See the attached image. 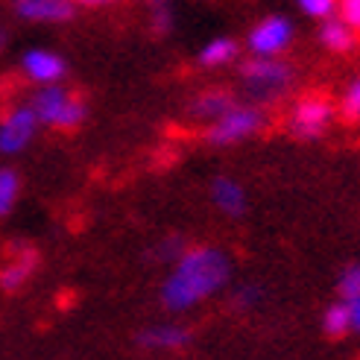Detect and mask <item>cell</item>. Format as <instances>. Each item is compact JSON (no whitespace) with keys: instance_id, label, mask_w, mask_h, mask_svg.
Returning a JSON list of instances; mask_svg holds the SVG:
<instances>
[{"instance_id":"6da1fadb","label":"cell","mask_w":360,"mask_h":360,"mask_svg":"<svg viewBox=\"0 0 360 360\" xmlns=\"http://www.w3.org/2000/svg\"><path fill=\"white\" fill-rule=\"evenodd\" d=\"M229 278V258L217 249H193L188 255H182L176 273L165 284V304L170 311L191 308L200 299L211 296L214 290H220Z\"/></svg>"},{"instance_id":"7a4b0ae2","label":"cell","mask_w":360,"mask_h":360,"mask_svg":"<svg viewBox=\"0 0 360 360\" xmlns=\"http://www.w3.org/2000/svg\"><path fill=\"white\" fill-rule=\"evenodd\" d=\"M30 105L39 123L56 126V129H74V126L85 120V103L70 91H65V88H59L56 82L41 85V91H35Z\"/></svg>"},{"instance_id":"3957f363","label":"cell","mask_w":360,"mask_h":360,"mask_svg":"<svg viewBox=\"0 0 360 360\" xmlns=\"http://www.w3.org/2000/svg\"><path fill=\"white\" fill-rule=\"evenodd\" d=\"M243 82L252 97L266 103V100L281 97L287 88H290L293 70H290V65L278 62L276 56H255L252 62L243 65Z\"/></svg>"},{"instance_id":"277c9868","label":"cell","mask_w":360,"mask_h":360,"mask_svg":"<svg viewBox=\"0 0 360 360\" xmlns=\"http://www.w3.org/2000/svg\"><path fill=\"white\" fill-rule=\"evenodd\" d=\"M264 123V115L252 105H231L229 112H223L217 120L211 123L208 129V141L217 143V147H226V143L243 141L249 135H255Z\"/></svg>"},{"instance_id":"5b68a950","label":"cell","mask_w":360,"mask_h":360,"mask_svg":"<svg viewBox=\"0 0 360 360\" xmlns=\"http://www.w3.org/2000/svg\"><path fill=\"white\" fill-rule=\"evenodd\" d=\"M290 41H293V24L284 15H269L249 30L246 47L255 56H278V53L290 47Z\"/></svg>"},{"instance_id":"8992f818","label":"cell","mask_w":360,"mask_h":360,"mask_svg":"<svg viewBox=\"0 0 360 360\" xmlns=\"http://www.w3.org/2000/svg\"><path fill=\"white\" fill-rule=\"evenodd\" d=\"M331 117H334V105L326 97H304L296 103L290 115V129L299 138H316L328 129Z\"/></svg>"},{"instance_id":"52a82bcc","label":"cell","mask_w":360,"mask_h":360,"mask_svg":"<svg viewBox=\"0 0 360 360\" xmlns=\"http://www.w3.org/2000/svg\"><path fill=\"white\" fill-rule=\"evenodd\" d=\"M39 129L32 105H18L0 120V153H21Z\"/></svg>"},{"instance_id":"ba28073f","label":"cell","mask_w":360,"mask_h":360,"mask_svg":"<svg viewBox=\"0 0 360 360\" xmlns=\"http://www.w3.org/2000/svg\"><path fill=\"white\" fill-rule=\"evenodd\" d=\"M15 12L24 21L35 24H62L77 12V0H15Z\"/></svg>"},{"instance_id":"9c48e42d","label":"cell","mask_w":360,"mask_h":360,"mask_svg":"<svg viewBox=\"0 0 360 360\" xmlns=\"http://www.w3.org/2000/svg\"><path fill=\"white\" fill-rule=\"evenodd\" d=\"M21 68H24V74L39 85H53V82H59L65 77L62 56H56V53H50V50H39V47L24 53Z\"/></svg>"},{"instance_id":"30bf717a","label":"cell","mask_w":360,"mask_h":360,"mask_svg":"<svg viewBox=\"0 0 360 360\" xmlns=\"http://www.w3.org/2000/svg\"><path fill=\"white\" fill-rule=\"evenodd\" d=\"M319 41H322V47H328L331 53H349L357 44V32L340 15H331V18H322Z\"/></svg>"},{"instance_id":"8fae6325","label":"cell","mask_w":360,"mask_h":360,"mask_svg":"<svg viewBox=\"0 0 360 360\" xmlns=\"http://www.w3.org/2000/svg\"><path fill=\"white\" fill-rule=\"evenodd\" d=\"M238 59V41L235 39H226V35H220V39H211L202 50H200V62L205 68H223L229 62Z\"/></svg>"},{"instance_id":"7c38bea8","label":"cell","mask_w":360,"mask_h":360,"mask_svg":"<svg viewBox=\"0 0 360 360\" xmlns=\"http://www.w3.org/2000/svg\"><path fill=\"white\" fill-rule=\"evenodd\" d=\"M231 105H235V100H231L226 91H205L202 97H196L191 112L193 117H205V120H217L223 112H229Z\"/></svg>"},{"instance_id":"4fadbf2b","label":"cell","mask_w":360,"mask_h":360,"mask_svg":"<svg viewBox=\"0 0 360 360\" xmlns=\"http://www.w3.org/2000/svg\"><path fill=\"white\" fill-rule=\"evenodd\" d=\"M214 202H217L226 214L231 217H238L243 211V191L238 182H231V179H217L214 182Z\"/></svg>"},{"instance_id":"5bb4252c","label":"cell","mask_w":360,"mask_h":360,"mask_svg":"<svg viewBox=\"0 0 360 360\" xmlns=\"http://www.w3.org/2000/svg\"><path fill=\"white\" fill-rule=\"evenodd\" d=\"M141 343L150 346V349H176L188 343V331L182 328H173V326H161V328H150L141 334Z\"/></svg>"},{"instance_id":"9a60e30c","label":"cell","mask_w":360,"mask_h":360,"mask_svg":"<svg viewBox=\"0 0 360 360\" xmlns=\"http://www.w3.org/2000/svg\"><path fill=\"white\" fill-rule=\"evenodd\" d=\"M35 266V255H21L18 261H12L4 273H0V284H4V290H18L32 273Z\"/></svg>"},{"instance_id":"2e32d148","label":"cell","mask_w":360,"mask_h":360,"mask_svg":"<svg viewBox=\"0 0 360 360\" xmlns=\"http://www.w3.org/2000/svg\"><path fill=\"white\" fill-rule=\"evenodd\" d=\"M322 326H326V331L331 337H343L346 331H352V326H349V308H346V304H331Z\"/></svg>"},{"instance_id":"e0dca14e","label":"cell","mask_w":360,"mask_h":360,"mask_svg":"<svg viewBox=\"0 0 360 360\" xmlns=\"http://www.w3.org/2000/svg\"><path fill=\"white\" fill-rule=\"evenodd\" d=\"M18 196V176L12 170H0V214H6L15 205Z\"/></svg>"},{"instance_id":"ac0fdd59","label":"cell","mask_w":360,"mask_h":360,"mask_svg":"<svg viewBox=\"0 0 360 360\" xmlns=\"http://www.w3.org/2000/svg\"><path fill=\"white\" fill-rule=\"evenodd\" d=\"M296 6L308 18L322 21V18H331L337 12V0H296Z\"/></svg>"},{"instance_id":"d6986e66","label":"cell","mask_w":360,"mask_h":360,"mask_svg":"<svg viewBox=\"0 0 360 360\" xmlns=\"http://www.w3.org/2000/svg\"><path fill=\"white\" fill-rule=\"evenodd\" d=\"M340 109H343V117H349V120H360V79H354V82L346 88Z\"/></svg>"},{"instance_id":"ffe728a7","label":"cell","mask_w":360,"mask_h":360,"mask_svg":"<svg viewBox=\"0 0 360 360\" xmlns=\"http://www.w3.org/2000/svg\"><path fill=\"white\" fill-rule=\"evenodd\" d=\"M337 12L360 35V0H337Z\"/></svg>"},{"instance_id":"44dd1931","label":"cell","mask_w":360,"mask_h":360,"mask_svg":"<svg viewBox=\"0 0 360 360\" xmlns=\"http://www.w3.org/2000/svg\"><path fill=\"white\" fill-rule=\"evenodd\" d=\"M340 293L346 299H357L360 296V266H349L343 278H340Z\"/></svg>"},{"instance_id":"7402d4cb","label":"cell","mask_w":360,"mask_h":360,"mask_svg":"<svg viewBox=\"0 0 360 360\" xmlns=\"http://www.w3.org/2000/svg\"><path fill=\"white\" fill-rule=\"evenodd\" d=\"M155 27H158V32H167V30L173 27V15H170V9H165V6H158V9H155Z\"/></svg>"},{"instance_id":"603a6c76","label":"cell","mask_w":360,"mask_h":360,"mask_svg":"<svg viewBox=\"0 0 360 360\" xmlns=\"http://www.w3.org/2000/svg\"><path fill=\"white\" fill-rule=\"evenodd\" d=\"M349 326H352V331H360V296L357 299H349Z\"/></svg>"},{"instance_id":"cb8c5ba5","label":"cell","mask_w":360,"mask_h":360,"mask_svg":"<svg viewBox=\"0 0 360 360\" xmlns=\"http://www.w3.org/2000/svg\"><path fill=\"white\" fill-rule=\"evenodd\" d=\"M4 47H6V30L0 27V50H4Z\"/></svg>"},{"instance_id":"d4e9b609","label":"cell","mask_w":360,"mask_h":360,"mask_svg":"<svg viewBox=\"0 0 360 360\" xmlns=\"http://www.w3.org/2000/svg\"><path fill=\"white\" fill-rule=\"evenodd\" d=\"M79 4H105V0H79Z\"/></svg>"}]
</instances>
